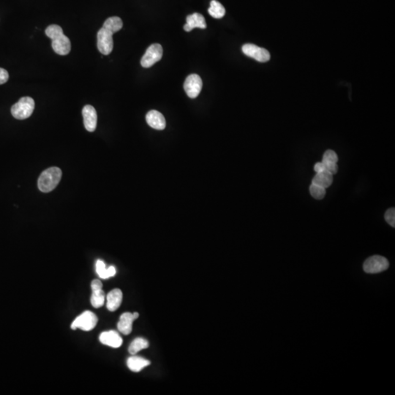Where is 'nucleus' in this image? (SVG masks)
I'll return each mask as SVG.
<instances>
[{
    "mask_svg": "<svg viewBox=\"0 0 395 395\" xmlns=\"http://www.w3.org/2000/svg\"><path fill=\"white\" fill-rule=\"evenodd\" d=\"M98 319L96 315L91 311H85L78 316L71 324V329H80L83 331H91L96 327Z\"/></svg>",
    "mask_w": 395,
    "mask_h": 395,
    "instance_id": "obj_4",
    "label": "nucleus"
},
{
    "mask_svg": "<svg viewBox=\"0 0 395 395\" xmlns=\"http://www.w3.org/2000/svg\"><path fill=\"white\" fill-rule=\"evenodd\" d=\"M62 178V171L57 167L48 168L43 171L38 181V188L43 193H49L55 189Z\"/></svg>",
    "mask_w": 395,
    "mask_h": 395,
    "instance_id": "obj_2",
    "label": "nucleus"
},
{
    "mask_svg": "<svg viewBox=\"0 0 395 395\" xmlns=\"http://www.w3.org/2000/svg\"><path fill=\"white\" fill-rule=\"evenodd\" d=\"M83 117L85 128L89 132L96 131L97 123H98V115L96 110L93 106L86 105L82 110Z\"/></svg>",
    "mask_w": 395,
    "mask_h": 395,
    "instance_id": "obj_11",
    "label": "nucleus"
},
{
    "mask_svg": "<svg viewBox=\"0 0 395 395\" xmlns=\"http://www.w3.org/2000/svg\"><path fill=\"white\" fill-rule=\"evenodd\" d=\"M208 12L213 18H221L226 14V9L219 2L212 0L210 3V8L208 10Z\"/></svg>",
    "mask_w": 395,
    "mask_h": 395,
    "instance_id": "obj_21",
    "label": "nucleus"
},
{
    "mask_svg": "<svg viewBox=\"0 0 395 395\" xmlns=\"http://www.w3.org/2000/svg\"><path fill=\"white\" fill-rule=\"evenodd\" d=\"M146 123L151 128L162 131L166 126V119L164 116L159 111L151 110L147 113L146 116Z\"/></svg>",
    "mask_w": 395,
    "mask_h": 395,
    "instance_id": "obj_13",
    "label": "nucleus"
},
{
    "mask_svg": "<svg viewBox=\"0 0 395 395\" xmlns=\"http://www.w3.org/2000/svg\"><path fill=\"white\" fill-rule=\"evenodd\" d=\"M187 23L184 26V29L186 32H191L195 28L200 29H206V23L205 18L200 13H195L190 15L187 17Z\"/></svg>",
    "mask_w": 395,
    "mask_h": 395,
    "instance_id": "obj_14",
    "label": "nucleus"
},
{
    "mask_svg": "<svg viewBox=\"0 0 395 395\" xmlns=\"http://www.w3.org/2000/svg\"><path fill=\"white\" fill-rule=\"evenodd\" d=\"M99 339L102 344L114 348H119L123 343V338L114 330L101 333Z\"/></svg>",
    "mask_w": 395,
    "mask_h": 395,
    "instance_id": "obj_12",
    "label": "nucleus"
},
{
    "mask_svg": "<svg viewBox=\"0 0 395 395\" xmlns=\"http://www.w3.org/2000/svg\"><path fill=\"white\" fill-rule=\"evenodd\" d=\"M123 26V22L121 18L117 17V16H113V17H110L106 19L103 24V27L114 34V33L119 31Z\"/></svg>",
    "mask_w": 395,
    "mask_h": 395,
    "instance_id": "obj_20",
    "label": "nucleus"
},
{
    "mask_svg": "<svg viewBox=\"0 0 395 395\" xmlns=\"http://www.w3.org/2000/svg\"><path fill=\"white\" fill-rule=\"evenodd\" d=\"M241 49H242V52L246 56L253 58V59H256V61L259 62V63H266L271 58L269 52L267 50L265 49V48L258 47L256 45L251 44V43L245 44L242 48H241Z\"/></svg>",
    "mask_w": 395,
    "mask_h": 395,
    "instance_id": "obj_8",
    "label": "nucleus"
},
{
    "mask_svg": "<svg viewBox=\"0 0 395 395\" xmlns=\"http://www.w3.org/2000/svg\"><path fill=\"white\" fill-rule=\"evenodd\" d=\"M9 79V74L6 70L0 68V85L6 84Z\"/></svg>",
    "mask_w": 395,
    "mask_h": 395,
    "instance_id": "obj_27",
    "label": "nucleus"
},
{
    "mask_svg": "<svg viewBox=\"0 0 395 395\" xmlns=\"http://www.w3.org/2000/svg\"><path fill=\"white\" fill-rule=\"evenodd\" d=\"M113 33L105 28H101L98 33V48L103 55L111 54L114 48Z\"/></svg>",
    "mask_w": 395,
    "mask_h": 395,
    "instance_id": "obj_7",
    "label": "nucleus"
},
{
    "mask_svg": "<svg viewBox=\"0 0 395 395\" xmlns=\"http://www.w3.org/2000/svg\"><path fill=\"white\" fill-rule=\"evenodd\" d=\"M148 347H149L148 341L144 338H138L132 342L128 348V351L131 354L135 355L141 350L146 349Z\"/></svg>",
    "mask_w": 395,
    "mask_h": 395,
    "instance_id": "obj_22",
    "label": "nucleus"
},
{
    "mask_svg": "<svg viewBox=\"0 0 395 395\" xmlns=\"http://www.w3.org/2000/svg\"><path fill=\"white\" fill-rule=\"evenodd\" d=\"M321 163L323 164V171H326L332 175L338 173V166L337 163H325V162H321Z\"/></svg>",
    "mask_w": 395,
    "mask_h": 395,
    "instance_id": "obj_26",
    "label": "nucleus"
},
{
    "mask_svg": "<svg viewBox=\"0 0 395 395\" xmlns=\"http://www.w3.org/2000/svg\"><path fill=\"white\" fill-rule=\"evenodd\" d=\"M123 294L121 290L119 288H115L112 291L108 293L107 297V309L111 312L116 311L121 306L123 301Z\"/></svg>",
    "mask_w": 395,
    "mask_h": 395,
    "instance_id": "obj_15",
    "label": "nucleus"
},
{
    "mask_svg": "<svg viewBox=\"0 0 395 395\" xmlns=\"http://www.w3.org/2000/svg\"><path fill=\"white\" fill-rule=\"evenodd\" d=\"M163 54V47L161 44L154 43L151 45L141 60V66L145 68H151L162 59Z\"/></svg>",
    "mask_w": 395,
    "mask_h": 395,
    "instance_id": "obj_6",
    "label": "nucleus"
},
{
    "mask_svg": "<svg viewBox=\"0 0 395 395\" xmlns=\"http://www.w3.org/2000/svg\"><path fill=\"white\" fill-rule=\"evenodd\" d=\"M35 109V101L30 97L21 98L11 108V114L16 119L22 120L27 119Z\"/></svg>",
    "mask_w": 395,
    "mask_h": 395,
    "instance_id": "obj_3",
    "label": "nucleus"
},
{
    "mask_svg": "<svg viewBox=\"0 0 395 395\" xmlns=\"http://www.w3.org/2000/svg\"><path fill=\"white\" fill-rule=\"evenodd\" d=\"M135 321L133 313H125L120 316L119 322L117 323V328L121 334L128 336L131 334L133 330V323Z\"/></svg>",
    "mask_w": 395,
    "mask_h": 395,
    "instance_id": "obj_16",
    "label": "nucleus"
},
{
    "mask_svg": "<svg viewBox=\"0 0 395 395\" xmlns=\"http://www.w3.org/2000/svg\"><path fill=\"white\" fill-rule=\"evenodd\" d=\"M385 220L390 226L395 227V209L394 208H390L385 212Z\"/></svg>",
    "mask_w": 395,
    "mask_h": 395,
    "instance_id": "obj_25",
    "label": "nucleus"
},
{
    "mask_svg": "<svg viewBox=\"0 0 395 395\" xmlns=\"http://www.w3.org/2000/svg\"><path fill=\"white\" fill-rule=\"evenodd\" d=\"M96 271L100 278L102 279H108L111 277H114L116 273V268L114 266H111L106 268V264L101 260L97 261Z\"/></svg>",
    "mask_w": 395,
    "mask_h": 395,
    "instance_id": "obj_19",
    "label": "nucleus"
},
{
    "mask_svg": "<svg viewBox=\"0 0 395 395\" xmlns=\"http://www.w3.org/2000/svg\"><path fill=\"white\" fill-rule=\"evenodd\" d=\"M151 362L149 360L140 357V356H131L127 361V366L131 371L134 373L142 371L144 368L149 366Z\"/></svg>",
    "mask_w": 395,
    "mask_h": 395,
    "instance_id": "obj_17",
    "label": "nucleus"
},
{
    "mask_svg": "<svg viewBox=\"0 0 395 395\" xmlns=\"http://www.w3.org/2000/svg\"><path fill=\"white\" fill-rule=\"evenodd\" d=\"M333 183V175L326 171L316 173V176L313 177L312 183L316 186L327 188L331 186Z\"/></svg>",
    "mask_w": 395,
    "mask_h": 395,
    "instance_id": "obj_18",
    "label": "nucleus"
},
{
    "mask_svg": "<svg viewBox=\"0 0 395 395\" xmlns=\"http://www.w3.org/2000/svg\"><path fill=\"white\" fill-rule=\"evenodd\" d=\"M338 161V155L333 150H326L323 154L322 162L337 163Z\"/></svg>",
    "mask_w": 395,
    "mask_h": 395,
    "instance_id": "obj_24",
    "label": "nucleus"
},
{
    "mask_svg": "<svg viewBox=\"0 0 395 395\" xmlns=\"http://www.w3.org/2000/svg\"><path fill=\"white\" fill-rule=\"evenodd\" d=\"M310 193L313 198L317 200L323 199L326 195V188L322 187L316 186V185L312 184L310 186Z\"/></svg>",
    "mask_w": 395,
    "mask_h": 395,
    "instance_id": "obj_23",
    "label": "nucleus"
},
{
    "mask_svg": "<svg viewBox=\"0 0 395 395\" xmlns=\"http://www.w3.org/2000/svg\"><path fill=\"white\" fill-rule=\"evenodd\" d=\"M388 260L383 256H373L368 258L363 264V269L368 274H377L389 268Z\"/></svg>",
    "mask_w": 395,
    "mask_h": 395,
    "instance_id": "obj_5",
    "label": "nucleus"
},
{
    "mask_svg": "<svg viewBox=\"0 0 395 395\" xmlns=\"http://www.w3.org/2000/svg\"><path fill=\"white\" fill-rule=\"evenodd\" d=\"M202 80L197 74L190 75L185 81V91L191 98H197L202 89Z\"/></svg>",
    "mask_w": 395,
    "mask_h": 395,
    "instance_id": "obj_9",
    "label": "nucleus"
},
{
    "mask_svg": "<svg viewBox=\"0 0 395 395\" xmlns=\"http://www.w3.org/2000/svg\"><path fill=\"white\" fill-rule=\"evenodd\" d=\"M46 35L52 41V48L56 54L62 56L69 54L71 50V41L65 36L61 26L50 25L46 28Z\"/></svg>",
    "mask_w": 395,
    "mask_h": 395,
    "instance_id": "obj_1",
    "label": "nucleus"
},
{
    "mask_svg": "<svg viewBox=\"0 0 395 395\" xmlns=\"http://www.w3.org/2000/svg\"><path fill=\"white\" fill-rule=\"evenodd\" d=\"M93 294L91 296L92 306L95 308H101L104 305L106 294L103 291V284L99 280H94L92 282Z\"/></svg>",
    "mask_w": 395,
    "mask_h": 395,
    "instance_id": "obj_10",
    "label": "nucleus"
},
{
    "mask_svg": "<svg viewBox=\"0 0 395 395\" xmlns=\"http://www.w3.org/2000/svg\"><path fill=\"white\" fill-rule=\"evenodd\" d=\"M133 317H134L135 318V320L137 319V318L139 317V313H136H136H133Z\"/></svg>",
    "mask_w": 395,
    "mask_h": 395,
    "instance_id": "obj_28",
    "label": "nucleus"
}]
</instances>
